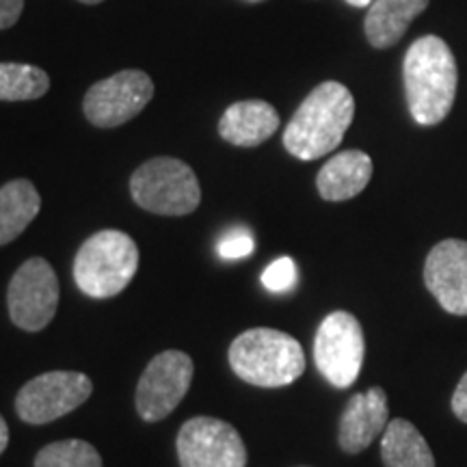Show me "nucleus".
I'll return each instance as SVG.
<instances>
[{
  "mask_svg": "<svg viewBox=\"0 0 467 467\" xmlns=\"http://www.w3.org/2000/svg\"><path fill=\"white\" fill-rule=\"evenodd\" d=\"M409 113L420 126H435L451 113L457 96V61L441 37L426 35L411 44L402 63Z\"/></svg>",
  "mask_w": 467,
  "mask_h": 467,
  "instance_id": "f257e3e1",
  "label": "nucleus"
},
{
  "mask_svg": "<svg viewBox=\"0 0 467 467\" xmlns=\"http://www.w3.org/2000/svg\"><path fill=\"white\" fill-rule=\"evenodd\" d=\"M353 117V93L342 83L327 80L292 115L284 132V148L299 161H317L342 143Z\"/></svg>",
  "mask_w": 467,
  "mask_h": 467,
  "instance_id": "f03ea898",
  "label": "nucleus"
},
{
  "mask_svg": "<svg viewBox=\"0 0 467 467\" xmlns=\"http://www.w3.org/2000/svg\"><path fill=\"white\" fill-rule=\"evenodd\" d=\"M230 366L251 385L284 388L306 372V353L292 336L258 327L244 331L232 342Z\"/></svg>",
  "mask_w": 467,
  "mask_h": 467,
  "instance_id": "7ed1b4c3",
  "label": "nucleus"
},
{
  "mask_svg": "<svg viewBox=\"0 0 467 467\" xmlns=\"http://www.w3.org/2000/svg\"><path fill=\"white\" fill-rule=\"evenodd\" d=\"M139 268V249L119 230H102L87 238L74 260V282L91 299L119 295Z\"/></svg>",
  "mask_w": 467,
  "mask_h": 467,
  "instance_id": "20e7f679",
  "label": "nucleus"
},
{
  "mask_svg": "<svg viewBox=\"0 0 467 467\" xmlns=\"http://www.w3.org/2000/svg\"><path fill=\"white\" fill-rule=\"evenodd\" d=\"M132 200L143 210L162 217H184L195 213L202 202L197 175L178 159H151L143 162L130 178Z\"/></svg>",
  "mask_w": 467,
  "mask_h": 467,
  "instance_id": "39448f33",
  "label": "nucleus"
},
{
  "mask_svg": "<svg viewBox=\"0 0 467 467\" xmlns=\"http://www.w3.org/2000/svg\"><path fill=\"white\" fill-rule=\"evenodd\" d=\"M364 329L348 312H331L314 337V361L334 388H350L364 366Z\"/></svg>",
  "mask_w": 467,
  "mask_h": 467,
  "instance_id": "423d86ee",
  "label": "nucleus"
},
{
  "mask_svg": "<svg viewBox=\"0 0 467 467\" xmlns=\"http://www.w3.org/2000/svg\"><path fill=\"white\" fill-rule=\"evenodd\" d=\"M91 392V379L83 372H46L31 379L17 392L16 411L28 424H48L78 409Z\"/></svg>",
  "mask_w": 467,
  "mask_h": 467,
  "instance_id": "0eeeda50",
  "label": "nucleus"
},
{
  "mask_svg": "<svg viewBox=\"0 0 467 467\" xmlns=\"http://www.w3.org/2000/svg\"><path fill=\"white\" fill-rule=\"evenodd\" d=\"M9 317L25 331H42L58 307V279L44 258H31L16 271L7 290Z\"/></svg>",
  "mask_w": 467,
  "mask_h": 467,
  "instance_id": "6e6552de",
  "label": "nucleus"
},
{
  "mask_svg": "<svg viewBox=\"0 0 467 467\" xmlns=\"http://www.w3.org/2000/svg\"><path fill=\"white\" fill-rule=\"evenodd\" d=\"M154 96V83L141 69H124L87 91L85 117L98 128H117L148 107Z\"/></svg>",
  "mask_w": 467,
  "mask_h": 467,
  "instance_id": "1a4fd4ad",
  "label": "nucleus"
},
{
  "mask_svg": "<svg viewBox=\"0 0 467 467\" xmlns=\"http://www.w3.org/2000/svg\"><path fill=\"white\" fill-rule=\"evenodd\" d=\"M192 372V359L182 350H165L156 355L137 385L139 416L145 422H159L167 418L189 392Z\"/></svg>",
  "mask_w": 467,
  "mask_h": 467,
  "instance_id": "9d476101",
  "label": "nucleus"
},
{
  "mask_svg": "<svg viewBox=\"0 0 467 467\" xmlns=\"http://www.w3.org/2000/svg\"><path fill=\"white\" fill-rule=\"evenodd\" d=\"M178 459L182 467H244L247 448L232 424L200 416L180 429Z\"/></svg>",
  "mask_w": 467,
  "mask_h": 467,
  "instance_id": "9b49d317",
  "label": "nucleus"
},
{
  "mask_svg": "<svg viewBox=\"0 0 467 467\" xmlns=\"http://www.w3.org/2000/svg\"><path fill=\"white\" fill-rule=\"evenodd\" d=\"M424 284L448 314L467 317V243H437L426 258Z\"/></svg>",
  "mask_w": 467,
  "mask_h": 467,
  "instance_id": "f8f14e48",
  "label": "nucleus"
},
{
  "mask_svg": "<svg viewBox=\"0 0 467 467\" xmlns=\"http://www.w3.org/2000/svg\"><path fill=\"white\" fill-rule=\"evenodd\" d=\"M389 409L388 394L381 388H370L364 394H355L344 407L340 418V448L344 452H364L379 435L388 429Z\"/></svg>",
  "mask_w": 467,
  "mask_h": 467,
  "instance_id": "ddd939ff",
  "label": "nucleus"
},
{
  "mask_svg": "<svg viewBox=\"0 0 467 467\" xmlns=\"http://www.w3.org/2000/svg\"><path fill=\"white\" fill-rule=\"evenodd\" d=\"M279 128V113L265 100L234 102L219 119V134L236 148L262 145Z\"/></svg>",
  "mask_w": 467,
  "mask_h": 467,
  "instance_id": "4468645a",
  "label": "nucleus"
},
{
  "mask_svg": "<svg viewBox=\"0 0 467 467\" xmlns=\"http://www.w3.org/2000/svg\"><path fill=\"white\" fill-rule=\"evenodd\" d=\"M372 178V161L366 151L347 150L325 162L317 186L327 202H347L358 197Z\"/></svg>",
  "mask_w": 467,
  "mask_h": 467,
  "instance_id": "2eb2a0df",
  "label": "nucleus"
},
{
  "mask_svg": "<svg viewBox=\"0 0 467 467\" xmlns=\"http://www.w3.org/2000/svg\"><path fill=\"white\" fill-rule=\"evenodd\" d=\"M426 7H429V0H375L364 22L368 42L379 50L400 42L409 25Z\"/></svg>",
  "mask_w": 467,
  "mask_h": 467,
  "instance_id": "dca6fc26",
  "label": "nucleus"
},
{
  "mask_svg": "<svg viewBox=\"0 0 467 467\" xmlns=\"http://www.w3.org/2000/svg\"><path fill=\"white\" fill-rule=\"evenodd\" d=\"M42 208V197L28 180H11L0 186V247L16 241Z\"/></svg>",
  "mask_w": 467,
  "mask_h": 467,
  "instance_id": "f3484780",
  "label": "nucleus"
},
{
  "mask_svg": "<svg viewBox=\"0 0 467 467\" xmlns=\"http://www.w3.org/2000/svg\"><path fill=\"white\" fill-rule=\"evenodd\" d=\"M381 457L385 467H435V457L422 433L400 418L383 431Z\"/></svg>",
  "mask_w": 467,
  "mask_h": 467,
  "instance_id": "a211bd4d",
  "label": "nucleus"
},
{
  "mask_svg": "<svg viewBox=\"0 0 467 467\" xmlns=\"http://www.w3.org/2000/svg\"><path fill=\"white\" fill-rule=\"evenodd\" d=\"M50 76L28 63H0V100L26 102L48 93Z\"/></svg>",
  "mask_w": 467,
  "mask_h": 467,
  "instance_id": "6ab92c4d",
  "label": "nucleus"
},
{
  "mask_svg": "<svg viewBox=\"0 0 467 467\" xmlns=\"http://www.w3.org/2000/svg\"><path fill=\"white\" fill-rule=\"evenodd\" d=\"M35 467H102V457L89 441L66 440L42 448Z\"/></svg>",
  "mask_w": 467,
  "mask_h": 467,
  "instance_id": "aec40b11",
  "label": "nucleus"
},
{
  "mask_svg": "<svg viewBox=\"0 0 467 467\" xmlns=\"http://www.w3.org/2000/svg\"><path fill=\"white\" fill-rule=\"evenodd\" d=\"M255 251V241L249 230L244 227H234L225 232L219 241V255L223 260H243Z\"/></svg>",
  "mask_w": 467,
  "mask_h": 467,
  "instance_id": "412c9836",
  "label": "nucleus"
},
{
  "mask_svg": "<svg viewBox=\"0 0 467 467\" xmlns=\"http://www.w3.org/2000/svg\"><path fill=\"white\" fill-rule=\"evenodd\" d=\"M262 284L271 292H288L296 284V266L292 258H279L262 273Z\"/></svg>",
  "mask_w": 467,
  "mask_h": 467,
  "instance_id": "4be33fe9",
  "label": "nucleus"
},
{
  "mask_svg": "<svg viewBox=\"0 0 467 467\" xmlns=\"http://www.w3.org/2000/svg\"><path fill=\"white\" fill-rule=\"evenodd\" d=\"M25 0H0V31L11 28L20 20Z\"/></svg>",
  "mask_w": 467,
  "mask_h": 467,
  "instance_id": "5701e85b",
  "label": "nucleus"
},
{
  "mask_svg": "<svg viewBox=\"0 0 467 467\" xmlns=\"http://www.w3.org/2000/svg\"><path fill=\"white\" fill-rule=\"evenodd\" d=\"M452 411L461 422L467 424V372L461 377L457 389L452 394Z\"/></svg>",
  "mask_w": 467,
  "mask_h": 467,
  "instance_id": "b1692460",
  "label": "nucleus"
},
{
  "mask_svg": "<svg viewBox=\"0 0 467 467\" xmlns=\"http://www.w3.org/2000/svg\"><path fill=\"white\" fill-rule=\"evenodd\" d=\"M7 443H9V426L3 420V416H0V454L5 452Z\"/></svg>",
  "mask_w": 467,
  "mask_h": 467,
  "instance_id": "393cba45",
  "label": "nucleus"
},
{
  "mask_svg": "<svg viewBox=\"0 0 467 467\" xmlns=\"http://www.w3.org/2000/svg\"><path fill=\"white\" fill-rule=\"evenodd\" d=\"M348 5H353V7H370L375 0H347Z\"/></svg>",
  "mask_w": 467,
  "mask_h": 467,
  "instance_id": "a878e982",
  "label": "nucleus"
},
{
  "mask_svg": "<svg viewBox=\"0 0 467 467\" xmlns=\"http://www.w3.org/2000/svg\"><path fill=\"white\" fill-rule=\"evenodd\" d=\"M80 3H85V5H98V3H104V0H80Z\"/></svg>",
  "mask_w": 467,
  "mask_h": 467,
  "instance_id": "bb28decb",
  "label": "nucleus"
}]
</instances>
